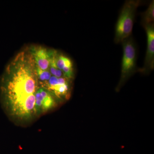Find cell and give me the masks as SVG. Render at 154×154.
I'll list each match as a JSON object with an SVG mask.
<instances>
[{"label": "cell", "mask_w": 154, "mask_h": 154, "mask_svg": "<svg viewBox=\"0 0 154 154\" xmlns=\"http://www.w3.org/2000/svg\"><path fill=\"white\" fill-rule=\"evenodd\" d=\"M122 43L123 55L122 60L121 76L116 87V91H119L127 80L137 70V51L134 41L131 37H130L124 40Z\"/></svg>", "instance_id": "3"}, {"label": "cell", "mask_w": 154, "mask_h": 154, "mask_svg": "<svg viewBox=\"0 0 154 154\" xmlns=\"http://www.w3.org/2000/svg\"><path fill=\"white\" fill-rule=\"evenodd\" d=\"M147 36V48L143 67L140 72L149 73L154 68V23L143 26Z\"/></svg>", "instance_id": "4"}, {"label": "cell", "mask_w": 154, "mask_h": 154, "mask_svg": "<svg viewBox=\"0 0 154 154\" xmlns=\"http://www.w3.org/2000/svg\"><path fill=\"white\" fill-rule=\"evenodd\" d=\"M56 51L37 46L30 49V53L36 66L42 70H48Z\"/></svg>", "instance_id": "5"}, {"label": "cell", "mask_w": 154, "mask_h": 154, "mask_svg": "<svg viewBox=\"0 0 154 154\" xmlns=\"http://www.w3.org/2000/svg\"><path fill=\"white\" fill-rule=\"evenodd\" d=\"M5 94L10 110L28 102L37 91L36 65L30 52H22L14 59L8 70Z\"/></svg>", "instance_id": "1"}, {"label": "cell", "mask_w": 154, "mask_h": 154, "mask_svg": "<svg viewBox=\"0 0 154 154\" xmlns=\"http://www.w3.org/2000/svg\"><path fill=\"white\" fill-rule=\"evenodd\" d=\"M36 72L37 79L41 82L44 83L46 87L48 81L51 76V74L49 71L48 70L46 71L42 70L36 66Z\"/></svg>", "instance_id": "10"}, {"label": "cell", "mask_w": 154, "mask_h": 154, "mask_svg": "<svg viewBox=\"0 0 154 154\" xmlns=\"http://www.w3.org/2000/svg\"><path fill=\"white\" fill-rule=\"evenodd\" d=\"M55 61L57 67L61 71L66 67L73 66L72 63L69 57L57 51L55 56Z\"/></svg>", "instance_id": "9"}, {"label": "cell", "mask_w": 154, "mask_h": 154, "mask_svg": "<svg viewBox=\"0 0 154 154\" xmlns=\"http://www.w3.org/2000/svg\"><path fill=\"white\" fill-rule=\"evenodd\" d=\"M36 104L41 106L42 110H49L54 106L55 102L49 91L41 88L38 89L35 94Z\"/></svg>", "instance_id": "6"}, {"label": "cell", "mask_w": 154, "mask_h": 154, "mask_svg": "<svg viewBox=\"0 0 154 154\" xmlns=\"http://www.w3.org/2000/svg\"><path fill=\"white\" fill-rule=\"evenodd\" d=\"M141 23L143 26L154 23V1H152L148 8L142 14Z\"/></svg>", "instance_id": "8"}, {"label": "cell", "mask_w": 154, "mask_h": 154, "mask_svg": "<svg viewBox=\"0 0 154 154\" xmlns=\"http://www.w3.org/2000/svg\"><path fill=\"white\" fill-rule=\"evenodd\" d=\"M48 90L60 96L66 95L69 91V87L66 78L61 77L58 78V82L57 85L48 87Z\"/></svg>", "instance_id": "7"}, {"label": "cell", "mask_w": 154, "mask_h": 154, "mask_svg": "<svg viewBox=\"0 0 154 154\" xmlns=\"http://www.w3.org/2000/svg\"><path fill=\"white\" fill-rule=\"evenodd\" d=\"M140 0L125 1L119 14L115 27L114 42L122 43L131 36L137 10L140 5Z\"/></svg>", "instance_id": "2"}]
</instances>
